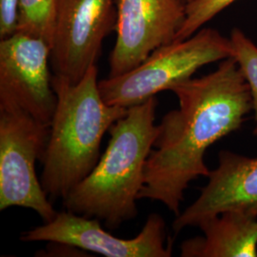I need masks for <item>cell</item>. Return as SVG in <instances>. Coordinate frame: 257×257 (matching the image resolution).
Masks as SVG:
<instances>
[{
	"label": "cell",
	"mask_w": 257,
	"mask_h": 257,
	"mask_svg": "<svg viewBox=\"0 0 257 257\" xmlns=\"http://www.w3.org/2000/svg\"><path fill=\"white\" fill-rule=\"evenodd\" d=\"M94 65L77 83L53 75L57 104L42 160V187L51 200L62 198L80 183L100 158L106 132L128 109L102 98Z\"/></svg>",
	"instance_id": "3"
},
{
	"label": "cell",
	"mask_w": 257,
	"mask_h": 257,
	"mask_svg": "<svg viewBox=\"0 0 257 257\" xmlns=\"http://www.w3.org/2000/svg\"><path fill=\"white\" fill-rule=\"evenodd\" d=\"M203 236L185 240L182 257L257 256V217L241 211H227L203 221Z\"/></svg>",
	"instance_id": "11"
},
{
	"label": "cell",
	"mask_w": 257,
	"mask_h": 257,
	"mask_svg": "<svg viewBox=\"0 0 257 257\" xmlns=\"http://www.w3.org/2000/svg\"><path fill=\"white\" fill-rule=\"evenodd\" d=\"M50 66L44 40L21 33L1 39L0 108L22 110L51 126L57 97Z\"/></svg>",
	"instance_id": "6"
},
{
	"label": "cell",
	"mask_w": 257,
	"mask_h": 257,
	"mask_svg": "<svg viewBox=\"0 0 257 257\" xmlns=\"http://www.w3.org/2000/svg\"><path fill=\"white\" fill-rule=\"evenodd\" d=\"M25 242L47 241L107 257H170L173 243L166 236L164 219L157 213L148 216L138 236L120 238L104 230L97 218L71 211L57 212L55 218L22 233Z\"/></svg>",
	"instance_id": "8"
},
{
	"label": "cell",
	"mask_w": 257,
	"mask_h": 257,
	"mask_svg": "<svg viewBox=\"0 0 257 257\" xmlns=\"http://www.w3.org/2000/svg\"><path fill=\"white\" fill-rule=\"evenodd\" d=\"M178 108L157 125L138 200L149 199L180 213L184 192L199 176L208 177L206 151L237 131L252 110L248 83L234 57L222 60L211 74L178 83L171 90Z\"/></svg>",
	"instance_id": "1"
},
{
	"label": "cell",
	"mask_w": 257,
	"mask_h": 257,
	"mask_svg": "<svg viewBox=\"0 0 257 257\" xmlns=\"http://www.w3.org/2000/svg\"><path fill=\"white\" fill-rule=\"evenodd\" d=\"M50 125L18 109L0 108V211L19 207L36 211L44 222L57 211L37 177Z\"/></svg>",
	"instance_id": "5"
},
{
	"label": "cell",
	"mask_w": 257,
	"mask_h": 257,
	"mask_svg": "<svg viewBox=\"0 0 257 257\" xmlns=\"http://www.w3.org/2000/svg\"><path fill=\"white\" fill-rule=\"evenodd\" d=\"M184 1H185V2L188 4V3H191V2H193V1H194V0H184Z\"/></svg>",
	"instance_id": "16"
},
{
	"label": "cell",
	"mask_w": 257,
	"mask_h": 257,
	"mask_svg": "<svg viewBox=\"0 0 257 257\" xmlns=\"http://www.w3.org/2000/svg\"><path fill=\"white\" fill-rule=\"evenodd\" d=\"M184 0H117L110 77L128 73L154 51L175 41L186 18Z\"/></svg>",
	"instance_id": "9"
},
{
	"label": "cell",
	"mask_w": 257,
	"mask_h": 257,
	"mask_svg": "<svg viewBox=\"0 0 257 257\" xmlns=\"http://www.w3.org/2000/svg\"><path fill=\"white\" fill-rule=\"evenodd\" d=\"M117 0H58L51 67L77 83L96 65L102 44L115 31Z\"/></svg>",
	"instance_id": "7"
},
{
	"label": "cell",
	"mask_w": 257,
	"mask_h": 257,
	"mask_svg": "<svg viewBox=\"0 0 257 257\" xmlns=\"http://www.w3.org/2000/svg\"><path fill=\"white\" fill-rule=\"evenodd\" d=\"M19 0H0V40L18 31Z\"/></svg>",
	"instance_id": "15"
},
{
	"label": "cell",
	"mask_w": 257,
	"mask_h": 257,
	"mask_svg": "<svg viewBox=\"0 0 257 257\" xmlns=\"http://www.w3.org/2000/svg\"><path fill=\"white\" fill-rule=\"evenodd\" d=\"M156 96L128 108L109 130L110 140L92 172L63 199L66 211L116 229L138 215L148 157L157 137Z\"/></svg>",
	"instance_id": "2"
},
{
	"label": "cell",
	"mask_w": 257,
	"mask_h": 257,
	"mask_svg": "<svg viewBox=\"0 0 257 257\" xmlns=\"http://www.w3.org/2000/svg\"><path fill=\"white\" fill-rule=\"evenodd\" d=\"M199 197L176 215L175 233L227 211H241L257 217V157L222 151L218 166L210 172Z\"/></svg>",
	"instance_id": "10"
},
{
	"label": "cell",
	"mask_w": 257,
	"mask_h": 257,
	"mask_svg": "<svg viewBox=\"0 0 257 257\" xmlns=\"http://www.w3.org/2000/svg\"><path fill=\"white\" fill-rule=\"evenodd\" d=\"M232 56L230 38L214 29L199 30L187 39L160 47L128 73L99 81L103 100L130 108L193 77L201 67Z\"/></svg>",
	"instance_id": "4"
},
{
	"label": "cell",
	"mask_w": 257,
	"mask_h": 257,
	"mask_svg": "<svg viewBox=\"0 0 257 257\" xmlns=\"http://www.w3.org/2000/svg\"><path fill=\"white\" fill-rule=\"evenodd\" d=\"M237 0H194L186 6V18L176 34L175 41L187 39L197 33L204 24Z\"/></svg>",
	"instance_id": "14"
},
{
	"label": "cell",
	"mask_w": 257,
	"mask_h": 257,
	"mask_svg": "<svg viewBox=\"0 0 257 257\" xmlns=\"http://www.w3.org/2000/svg\"><path fill=\"white\" fill-rule=\"evenodd\" d=\"M58 0H19L17 33L42 39L52 46Z\"/></svg>",
	"instance_id": "12"
},
{
	"label": "cell",
	"mask_w": 257,
	"mask_h": 257,
	"mask_svg": "<svg viewBox=\"0 0 257 257\" xmlns=\"http://www.w3.org/2000/svg\"><path fill=\"white\" fill-rule=\"evenodd\" d=\"M230 39L232 45V57L237 61L249 88L255 120L253 135L257 137V46L236 28L231 31Z\"/></svg>",
	"instance_id": "13"
}]
</instances>
